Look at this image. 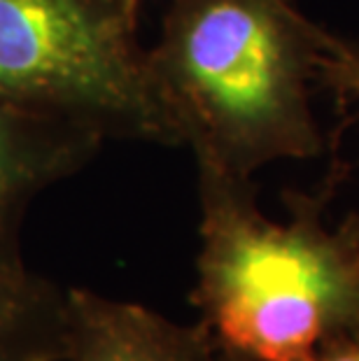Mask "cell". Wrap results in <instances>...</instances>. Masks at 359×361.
Here are the masks:
<instances>
[{
    "instance_id": "1",
    "label": "cell",
    "mask_w": 359,
    "mask_h": 361,
    "mask_svg": "<svg viewBox=\"0 0 359 361\" xmlns=\"http://www.w3.org/2000/svg\"><path fill=\"white\" fill-rule=\"evenodd\" d=\"M324 33L294 0H171L147 61L178 147L236 178L320 154Z\"/></svg>"
},
{
    "instance_id": "2",
    "label": "cell",
    "mask_w": 359,
    "mask_h": 361,
    "mask_svg": "<svg viewBox=\"0 0 359 361\" xmlns=\"http://www.w3.org/2000/svg\"><path fill=\"white\" fill-rule=\"evenodd\" d=\"M198 168V322L245 361H312L359 331V221L329 226L289 196V219L257 205L252 178Z\"/></svg>"
},
{
    "instance_id": "3",
    "label": "cell",
    "mask_w": 359,
    "mask_h": 361,
    "mask_svg": "<svg viewBox=\"0 0 359 361\" xmlns=\"http://www.w3.org/2000/svg\"><path fill=\"white\" fill-rule=\"evenodd\" d=\"M138 0H0V101L119 140L178 147Z\"/></svg>"
},
{
    "instance_id": "4",
    "label": "cell",
    "mask_w": 359,
    "mask_h": 361,
    "mask_svg": "<svg viewBox=\"0 0 359 361\" xmlns=\"http://www.w3.org/2000/svg\"><path fill=\"white\" fill-rule=\"evenodd\" d=\"M63 361H245L201 322L180 324L133 301L66 289Z\"/></svg>"
},
{
    "instance_id": "5",
    "label": "cell",
    "mask_w": 359,
    "mask_h": 361,
    "mask_svg": "<svg viewBox=\"0 0 359 361\" xmlns=\"http://www.w3.org/2000/svg\"><path fill=\"white\" fill-rule=\"evenodd\" d=\"M103 142L84 126L0 101V268L24 264L21 226L30 203L87 166Z\"/></svg>"
},
{
    "instance_id": "6",
    "label": "cell",
    "mask_w": 359,
    "mask_h": 361,
    "mask_svg": "<svg viewBox=\"0 0 359 361\" xmlns=\"http://www.w3.org/2000/svg\"><path fill=\"white\" fill-rule=\"evenodd\" d=\"M66 359V289L26 264L0 268V361Z\"/></svg>"
},
{
    "instance_id": "7",
    "label": "cell",
    "mask_w": 359,
    "mask_h": 361,
    "mask_svg": "<svg viewBox=\"0 0 359 361\" xmlns=\"http://www.w3.org/2000/svg\"><path fill=\"white\" fill-rule=\"evenodd\" d=\"M317 80L341 94L359 96V42L324 33Z\"/></svg>"
},
{
    "instance_id": "8",
    "label": "cell",
    "mask_w": 359,
    "mask_h": 361,
    "mask_svg": "<svg viewBox=\"0 0 359 361\" xmlns=\"http://www.w3.org/2000/svg\"><path fill=\"white\" fill-rule=\"evenodd\" d=\"M312 361H359V331L327 345Z\"/></svg>"
},
{
    "instance_id": "9",
    "label": "cell",
    "mask_w": 359,
    "mask_h": 361,
    "mask_svg": "<svg viewBox=\"0 0 359 361\" xmlns=\"http://www.w3.org/2000/svg\"><path fill=\"white\" fill-rule=\"evenodd\" d=\"M138 3H142V0H138Z\"/></svg>"
}]
</instances>
